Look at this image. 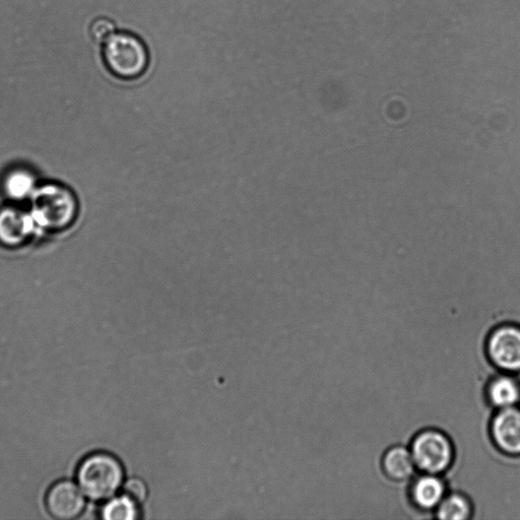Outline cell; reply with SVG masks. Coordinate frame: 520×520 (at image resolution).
<instances>
[{"label": "cell", "instance_id": "6da1fadb", "mask_svg": "<svg viewBox=\"0 0 520 520\" xmlns=\"http://www.w3.org/2000/svg\"><path fill=\"white\" fill-rule=\"evenodd\" d=\"M31 214L38 228L51 233L71 228L79 215L74 192L57 183L37 187L32 197Z\"/></svg>", "mask_w": 520, "mask_h": 520}, {"label": "cell", "instance_id": "7a4b0ae2", "mask_svg": "<svg viewBox=\"0 0 520 520\" xmlns=\"http://www.w3.org/2000/svg\"><path fill=\"white\" fill-rule=\"evenodd\" d=\"M103 59L113 76L132 81L145 75L149 68L150 55L146 44L138 36L116 32L103 44Z\"/></svg>", "mask_w": 520, "mask_h": 520}, {"label": "cell", "instance_id": "3957f363", "mask_svg": "<svg viewBox=\"0 0 520 520\" xmlns=\"http://www.w3.org/2000/svg\"><path fill=\"white\" fill-rule=\"evenodd\" d=\"M78 483L85 496L101 501L111 498L123 481L120 463L107 453H94L78 469Z\"/></svg>", "mask_w": 520, "mask_h": 520}, {"label": "cell", "instance_id": "277c9868", "mask_svg": "<svg viewBox=\"0 0 520 520\" xmlns=\"http://www.w3.org/2000/svg\"><path fill=\"white\" fill-rule=\"evenodd\" d=\"M412 452L417 470L423 474L441 475L454 460V448L449 437L440 430L427 429L412 441Z\"/></svg>", "mask_w": 520, "mask_h": 520}, {"label": "cell", "instance_id": "5b68a950", "mask_svg": "<svg viewBox=\"0 0 520 520\" xmlns=\"http://www.w3.org/2000/svg\"><path fill=\"white\" fill-rule=\"evenodd\" d=\"M487 354L502 371H520V328L510 324L496 328L487 340Z\"/></svg>", "mask_w": 520, "mask_h": 520}, {"label": "cell", "instance_id": "8992f818", "mask_svg": "<svg viewBox=\"0 0 520 520\" xmlns=\"http://www.w3.org/2000/svg\"><path fill=\"white\" fill-rule=\"evenodd\" d=\"M38 229L31 212L9 206L0 210V244L19 248L27 244Z\"/></svg>", "mask_w": 520, "mask_h": 520}, {"label": "cell", "instance_id": "52a82bcc", "mask_svg": "<svg viewBox=\"0 0 520 520\" xmlns=\"http://www.w3.org/2000/svg\"><path fill=\"white\" fill-rule=\"evenodd\" d=\"M85 494L70 481H60L54 484L46 496V508L56 519L70 520L82 514L85 508Z\"/></svg>", "mask_w": 520, "mask_h": 520}, {"label": "cell", "instance_id": "ba28073f", "mask_svg": "<svg viewBox=\"0 0 520 520\" xmlns=\"http://www.w3.org/2000/svg\"><path fill=\"white\" fill-rule=\"evenodd\" d=\"M490 434L503 453L520 455V409L515 406L498 410L492 419Z\"/></svg>", "mask_w": 520, "mask_h": 520}, {"label": "cell", "instance_id": "9c48e42d", "mask_svg": "<svg viewBox=\"0 0 520 520\" xmlns=\"http://www.w3.org/2000/svg\"><path fill=\"white\" fill-rule=\"evenodd\" d=\"M381 466L386 477L396 482L411 480L417 471L412 452L404 445L388 448L383 455Z\"/></svg>", "mask_w": 520, "mask_h": 520}, {"label": "cell", "instance_id": "30bf717a", "mask_svg": "<svg viewBox=\"0 0 520 520\" xmlns=\"http://www.w3.org/2000/svg\"><path fill=\"white\" fill-rule=\"evenodd\" d=\"M445 495V483L439 475L433 474H423L417 478L410 491L413 503L424 511H435Z\"/></svg>", "mask_w": 520, "mask_h": 520}, {"label": "cell", "instance_id": "8fae6325", "mask_svg": "<svg viewBox=\"0 0 520 520\" xmlns=\"http://www.w3.org/2000/svg\"><path fill=\"white\" fill-rule=\"evenodd\" d=\"M487 399L498 410L515 407L520 400V387L511 376L494 377L487 386Z\"/></svg>", "mask_w": 520, "mask_h": 520}, {"label": "cell", "instance_id": "7c38bea8", "mask_svg": "<svg viewBox=\"0 0 520 520\" xmlns=\"http://www.w3.org/2000/svg\"><path fill=\"white\" fill-rule=\"evenodd\" d=\"M473 514L470 499L459 492L446 494L435 509V516L442 520H466Z\"/></svg>", "mask_w": 520, "mask_h": 520}, {"label": "cell", "instance_id": "4fadbf2b", "mask_svg": "<svg viewBox=\"0 0 520 520\" xmlns=\"http://www.w3.org/2000/svg\"><path fill=\"white\" fill-rule=\"evenodd\" d=\"M36 188L33 174L23 169L9 173L5 180V191L8 197L14 201L31 198Z\"/></svg>", "mask_w": 520, "mask_h": 520}, {"label": "cell", "instance_id": "5bb4252c", "mask_svg": "<svg viewBox=\"0 0 520 520\" xmlns=\"http://www.w3.org/2000/svg\"><path fill=\"white\" fill-rule=\"evenodd\" d=\"M137 503L127 496L110 500L102 509V517L105 519L132 520L137 517Z\"/></svg>", "mask_w": 520, "mask_h": 520}, {"label": "cell", "instance_id": "9a60e30c", "mask_svg": "<svg viewBox=\"0 0 520 520\" xmlns=\"http://www.w3.org/2000/svg\"><path fill=\"white\" fill-rule=\"evenodd\" d=\"M116 33L113 21L108 18H98L91 23L90 35L98 44L106 43Z\"/></svg>", "mask_w": 520, "mask_h": 520}, {"label": "cell", "instance_id": "2e32d148", "mask_svg": "<svg viewBox=\"0 0 520 520\" xmlns=\"http://www.w3.org/2000/svg\"><path fill=\"white\" fill-rule=\"evenodd\" d=\"M124 493L129 499L135 503H141L146 500L148 489L146 484L140 479H130L124 485Z\"/></svg>", "mask_w": 520, "mask_h": 520}]
</instances>
